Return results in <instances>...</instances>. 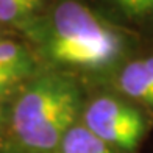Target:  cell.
I'll list each match as a JSON object with an SVG mask.
<instances>
[{
    "label": "cell",
    "mask_w": 153,
    "mask_h": 153,
    "mask_svg": "<svg viewBox=\"0 0 153 153\" xmlns=\"http://www.w3.org/2000/svg\"><path fill=\"white\" fill-rule=\"evenodd\" d=\"M85 122L97 137L123 150H133L145 128L139 111L113 97L95 99L86 109Z\"/></svg>",
    "instance_id": "obj_3"
},
{
    "label": "cell",
    "mask_w": 153,
    "mask_h": 153,
    "mask_svg": "<svg viewBox=\"0 0 153 153\" xmlns=\"http://www.w3.org/2000/svg\"><path fill=\"white\" fill-rule=\"evenodd\" d=\"M123 39L113 27L75 0L55 8L45 38L53 61L85 69L106 67L120 56Z\"/></svg>",
    "instance_id": "obj_2"
},
{
    "label": "cell",
    "mask_w": 153,
    "mask_h": 153,
    "mask_svg": "<svg viewBox=\"0 0 153 153\" xmlns=\"http://www.w3.org/2000/svg\"><path fill=\"white\" fill-rule=\"evenodd\" d=\"M62 153H113L108 144L83 125H74L61 142Z\"/></svg>",
    "instance_id": "obj_5"
},
{
    "label": "cell",
    "mask_w": 153,
    "mask_h": 153,
    "mask_svg": "<svg viewBox=\"0 0 153 153\" xmlns=\"http://www.w3.org/2000/svg\"><path fill=\"white\" fill-rule=\"evenodd\" d=\"M19 80H20L19 75L6 71V69H3V67H0V95L6 94Z\"/></svg>",
    "instance_id": "obj_9"
},
{
    "label": "cell",
    "mask_w": 153,
    "mask_h": 153,
    "mask_svg": "<svg viewBox=\"0 0 153 153\" xmlns=\"http://www.w3.org/2000/svg\"><path fill=\"white\" fill-rule=\"evenodd\" d=\"M117 83L123 94L153 108V85L144 72L141 59L131 61L130 64L125 66Z\"/></svg>",
    "instance_id": "obj_4"
},
{
    "label": "cell",
    "mask_w": 153,
    "mask_h": 153,
    "mask_svg": "<svg viewBox=\"0 0 153 153\" xmlns=\"http://www.w3.org/2000/svg\"><path fill=\"white\" fill-rule=\"evenodd\" d=\"M80 89L69 76L45 74L25 88L13 109V130L31 150L47 152L62 142L80 109Z\"/></svg>",
    "instance_id": "obj_1"
},
{
    "label": "cell",
    "mask_w": 153,
    "mask_h": 153,
    "mask_svg": "<svg viewBox=\"0 0 153 153\" xmlns=\"http://www.w3.org/2000/svg\"><path fill=\"white\" fill-rule=\"evenodd\" d=\"M42 0H0V22L14 24L27 19Z\"/></svg>",
    "instance_id": "obj_7"
},
{
    "label": "cell",
    "mask_w": 153,
    "mask_h": 153,
    "mask_svg": "<svg viewBox=\"0 0 153 153\" xmlns=\"http://www.w3.org/2000/svg\"><path fill=\"white\" fill-rule=\"evenodd\" d=\"M125 14L131 17L153 16V0H113Z\"/></svg>",
    "instance_id": "obj_8"
},
{
    "label": "cell",
    "mask_w": 153,
    "mask_h": 153,
    "mask_svg": "<svg viewBox=\"0 0 153 153\" xmlns=\"http://www.w3.org/2000/svg\"><path fill=\"white\" fill-rule=\"evenodd\" d=\"M0 67L24 78L31 72L33 61L30 53L22 45L0 39Z\"/></svg>",
    "instance_id": "obj_6"
},
{
    "label": "cell",
    "mask_w": 153,
    "mask_h": 153,
    "mask_svg": "<svg viewBox=\"0 0 153 153\" xmlns=\"http://www.w3.org/2000/svg\"><path fill=\"white\" fill-rule=\"evenodd\" d=\"M2 120H3V111L0 108V125H2Z\"/></svg>",
    "instance_id": "obj_10"
}]
</instances>
